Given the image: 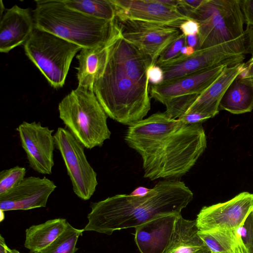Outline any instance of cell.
I'll return each instance as SVG.
<instances>
[{"mask_svg":"<svg viewBox=\"0 0 253 253\" xmlns=\"http://www.w3.org/2000/svg\"><path fill=\"white\" fill-rule=\"evenodd\" d=\"M209 253H211V252H209Z\"/></svg>","mask_w":253,"mask_h":253,"instance_id":"cell-40","label":"cell"},{"mask_svg":"<svg viewBox=\"0 0 253 253\" xmlns=\"http://www.w3.org/2000/svg\"><path fill=\"white\" fill-rule=\"evenodd\" d=\"M249 54L253 55L252 26H247L244 34L235 39L195 50L189 56L180 54L160 67L164 72L163 82H166L219 65L232 66L242 63Z\"/></svg>","mask_w":253,"mask_h":253,"instance_id":"cell-6","label":"cell"},{"mask_svg":"<svg viewBox=\"0 0 253 253\" xmlns=\"http://www.w3.org/2000/svg\"><path fill=\"white\" fill-rule=\"evenodd\" d=\"M16 130L30 167L38 173L51 174L54 165V130L42 126L40 123L23 122Z\"/></svg>","mask_w":253,"mask_h":253,"instance_id":"cell-12","label":"cell"},{"mask_svg":"<svg viewBox=\"0 0 253 253\" xmlns=\"http://www.w3.org/2000/svg\"><path fill=\"white\" fill-rule=\"evenodd\" d=\"M199 231L196 220H187L179 215L164 253H209L210 251Z\"/></svg>","mask_w":253,"mask_h":253,"instance_id":"cell-19","label":"cell"},{"mask_svg":"<svg viewBox=\"0 0 253 253\" xmlns=\"http://www.w3.org/2000/svg\"><path fill=\"white\" fill-rule=\"evenodd\" d=\"M211 118L209 115L198 112H189L178 118L180 121L186 124L201 123Z\"/></svg>","mask_w":253,"mask_h":253,"instance_id":"cell-31","label":"cell"},{"mask_svg":"<svg viewBox=\"0 0 253 253\" xmlns=\"http://www.w3.org/2000/svg\"><path fill=\"white\" fill-rule=\"evenodd\" d=\"M68 7L90 17L107 21H114L116 12L110 0H63Z\"/></svg>","mask_w":253,"mask_h":253,"instance_id":"cell-24","label":"cell"},{"mask_svg":"<svg viewBox=\"0 0 253 253\" xmlns=\"http://www.w3.org/2000/svg\"><path fill=\"white\" fill-rule=\"evenodd\" d=\"M199 235L212 253H245L235 230H199Z\"/></svg>","mask_w":253,"mask_h":253,"instance_id":"cell-23","label":"cell"},{"mask_svg":"<svg viewBox=\"0 0 253 253\" xmlns=\"http://www.w3.org/2000/svg\"><path fill=\"white\" fill-rule=\"evenodd\" d=\"M35 28L33 16L29 8L17 5L6 9L0 17V52L8 53L25 43Z\"/></svg>","mask_w":253,"mask_h":253,"instance_id":"cell-16","label":"cell"},{"mask_svg":"<svg viewBox=\"0 0 253 253\" xmlns=\"http://www.w3.org/2000/svg\"><path fill=\"white\" fill-rule=\"evenodd\" d=\"M218 109L234 114L251 112L253 110V85L242 82L237 77L223 96Z\"/></svg>","mask_w":253,"mask_h":253,"instance_id":"cell-22","label":"cell"},{"mask_svg":"<svg viewBox=\"0 0 253 253\" xmlns=\"http://www.w3.org/2000/svg\"><path fill=\"white\" fill-rule=\"evenodd\" d=\"M179 29L185 37L191 35H197L199 32V23L193 19H189L183 22Z\"/></svg>","mask_w":253,"mask_h":253,"instance_id":"cell-32","label":"cell"},{"mask_svg":"<svg viewBox=\"0 0 253 253\" xmlns=\"http://www.w3.org/2000/svg\"><path fill=\"white\" fill-rule=\"evenodd\" d=\"M253 210V193L243 192L225 202L201 210L196 219L200 231L236 230Z\"/></svg>","mask_w":253,"mask_h":253,"instance_id":"cell-11","label":"cell"},{"mask_svg":"<svg viewBox=\"0 0 253 253\" xmlns=\"http://www.w3.org/2000/svg\"><path fill=\"white\" fill-rule=\"evenodd\" d=\"M125 139L141 156L144 177L151 180L182 176L207 147L201 123L186 124L166 112L128 126Z\"/></svg>","mask_w":253,"mask_h":253,"instance_id":"cell-1","label":"cell"},{"mask_svg":"<svg viewBox=\"0 0 253 253\" xmlns=\"http://www.w3.org/2000/svg\"><path fill=\"white\" fill-rule=\"evenodd\" d=\"M84 229L73 227L68 222L65 230L48 247L38 253H75L78 250L76 244Z\"/></svg>","mask_w":253,"mask_h":253,"instance_id":"cell-25","label":"cell"},{"mask_svg":"<svg viewBox=\"0 0 253 253\" xmlns=\"http://www.w3.org/2000/svg\"><path fill=\"white\" fill-rule=\"evenodd\" d=\"M244 63L226 66L221 74L200 94L186 113L198 112L214 117L219 112V103L232 82L241 73Z\"/></svg>","mask_w":253,"mask_h":253,"instance_id":"cell-18","label":"cell"},{"mask_svg":"<svg viewBox=\"0 0 253 253\" xmlns=\"http://www.w3.org/2000/svg\"><path fill=\"white\" fill-rule=\"evenodd\" d=\"M122 37L150 57L155 65L163 51L181 34L179 28L116 17Z\"/></svg>","mask_w":253,"mask_h":253,"instance_id":"cell-10","label":"cell"},{"mask_svg":"<svg viewBox=\"0 0 253 253\" xmlns=\"http://www.w3.org/2000/svg\"><path fill=\"white\" fill-rule=\"evenodd\" d=\"M227 65H219L177 79L151 85V97L164 104L169 100L188 94H201L221 74Z\"/></svg>","mask_w":253,"mask_h":253,"instance_id":"cell-15","label":"cell"},{"mask_svg":"<svg viewBox=\"0 0 253 253\" xmlns=\"http://www.w3.org/2000/svg\"><path fill=\"white\" fill-rule=\"evenodd\" d=\"M35 26L83 48L108 45L120 34L116 19L93 18L72 9L63 0L35 1Z\"/></svg>","mask_w":253,"mask_h":253,"instance_id":"cell-4","label":"cell"},{"mask_svg":"<svg viewBox=\"0 0 253 253\" xmlns=\"http://www.w3.org/2000/svg\"><path fill=\"white\" fill-rule=\"evenodd\" d=\"M195 49L188 45L183 46L180 50V54L184 56H189L194 53Z\"/></svg>","mask_w":253,"mask_h":253,"instance_id":"cell-35","label":"cell"},{"mask_svg":"<svg viewBox=\"0 0 253 253\" xmlns=\"http://www.w3.org/2000/svg\"><path fill=\"white\" fill-rule=\"evenodd\" d=\"M149 89V84L124 69L108 50L104 72L93 86L107 116L128 126L142 120L151 108Z\"/></svg>","mask_w":253,"mask_h":253,"instance_id":"cell-3","label":"cell"},{"mask_svg":"<svg viewBox=\"0 0 253 253\" xmlns=\"http://www.w3.org/2000/svg\"><path fill=\"white\" fill-rule=\"evenodd\" d=\"M240 3L245 23L253 26V0H240Z\"/></svg>","mask_w":253,"mask_h":253,"instance_id":"cell-33","label":"cell"},{"mask_svg":"<svg viewBox=\"0 0 253 253\" xmlns=\"http://www.w3.org/2000/svg\"><path fill=\"white\" fill-rule=\"evenodd\" d=\"M189 18L200 24L195 50L233 40L245 30L240 0H203Z\"/></svg>","mask_w":253,"mask_h":253,"instance_id":"cell-7","label":"cell"},{"mask_svg":"<svg viewBox=\"0 0 253 253\" xmlns=\"http://www.w3.org/2000/svg\"><path fill=\"white\" fill-rule=\"evenodd\" d=\"M24 48L27 56L49 84L59 88L64 85L72 60L82 48L35 26Z\"/></svg>","mask_w":253,"mask_h":253,"instance_id":"cell-8","label":"cell"},{"mask_svg":"<svg viewBox=\"0 0 253 253\" xmlns=\"http://www.w3.org/2000/svg\"><path fill=\"white\" fill-rule=\"evenodd\" d=\"M60 119L87 149L103 145L111 135L107 115L93 90L78 86L58 104Z\"/></svg>","mask_w":253,"mask_h":253,"instance_id":"cell-5","label":"cell"},{"mask_svg":"<svg viewBox=\"0 0 253 253\" xmlns=\"http://www.w3.org/2000/svg\"><path fill=\"white\" fill-rule=\"evenodd\" d=\"M235 231L245 253H253V210Z\"/></svg>","mask_w":253,"mask_h":253,"instance_id":"cell-27","label":"cell"},{"mask_svg":"<svg viewBox=\"0 0 253 253\" xmlns=\"http://www.w3.org/2000/svg\"><path fill=\"white\" fill-rule=\"evenodd\" d=\"M26 169L18 166L0 172V196L17 185L24 178Z\"/></svg>","mask_w":253,"mask_h":253,"instance_id":"cell-26","label":"cell"},{"mask_svg":"<svg viewBox=\"0 0 253 253\" xmlns=\"http://www.w3.org/2000/svg\"><path fill=\"white\" fill-rule=\"evenodd\" d=\"M116 17L179 28L189 18L160 0H110Z\"/></svg>","mask_w":253,"mask_h":253,"instance_id":"cell-13","label":"cell"},{"mask_svg":"<svg viewBox=\"0 0 253 253\" xmlns=\"http://www.w3.org/2000/svg\"><path fill=\"white\" fill-rule=\"evenodd\" d=\"M238 78L242 82L253 85V55L244 63L242 71Z\"/></svg>","mask_w":253,"mask_h":253,"instance_id":"cell-30","label":"cell"},{"mask_svg":"<svg viewBox=\"0 0 253 253\" xmlns=\"http://www.w3.org/2000/svg\"><path fill=\"white\" fill-rule=\"evenodd\" d=\"M151 189L143 186H139L135 188L130 194V195L137 197H144L148 195Z\"/></svg>","mask_w":253,"mask_h":253,"instance_id":"cell-34","label":"cell"},{"mask_svg":"<svg viewBox=\"0 0 253 253\" xmlns=\"http://www.w3.org/2000/svg\"><path fill=\"white\" fill-rule=\"evenodd\" d=\"M108 45L83 48L80 50L76 56L79 63L76 68L79 86L93 90L94 84L103 74L106 66Z\"/></svg>","mask_w":253,"mask_h":253,"instance_id":"cell-20","label":"cell"},{"mask_svg":"<svg viewBox=\"0 0 253 253\" xmlns=\"http://www.w3.org/2000/svg\"><path fill=\"white\" fill-rule=\"evenodd\" d=\"M53 137L74 192L82 200H89L95 192L98 182L97 174L86 159L84 147L68 129L63 127H58Z\"/></svg>","mask_w":253,"mask_h":253,"instance_id":"cell-9","label":"cell"},{"mask_svg":"<svg viewBox=\"0 0 253 253\" xmlns=\"http://www.w3.org/2000/svg\"><path fill=\"white\" fill-rule=\"evenodd\" d=\"M185 45H187L186 37L181 33L163 51L155 65L160 66L178 57L180 55L181 49Z\"/></svg>","mask_w":253,"mask_h":253,"instance_id":"cell-28","label":"cell"},{"mask_svg":"<svg viewBox=\"0 0 253 253\" xmlns=\"http://www.w3.org/2000/svg\"><path fill=\"white\" fill-rule=\"evenodd\" d=\"M64 218H55L31 226L25 231L24 247L31 253H38L51 244L66 229Z\"/></svg>","mask_w":253,"mask_h":253,"instance_id":"cell-21","label":"cell"},{"mask_svg":"<svg viewBox=\"0 0 253 253\" xmlns=\"http://www.w3.org/2000/svg\"><path fill=\"white\" fill-rule=\"evenodd\" d=\"M180 214L161 216L136 227L134 240L140 253H164Z\"/></svg>","mask_w":253,"mask_h":253,"instance_id":"cell-17","label":"cell"},{"mask_svg":"<svg viewBox=\"0 0 253 253\" xmlns=\"http://www.w3.org/2000/svg\"><path fill=\"white\" fill-rule=\"evenodd\" d=\"M147 75L149 82L153 85L159 84L164 81L163 71L160 66L157 65H150L148 68Z\"/></svg>","mask_w":253,"mask_h":253,"instance_id":"cell-29","label":"cell"},{"mask_svg":"<svg viewBox=\"0 0 253 253\" xmlns=\"http://www.w3.org/2000/svg\"><path fill=\"white\" fill-rule=\"evenodd\" d=\"M10 249L6 244L5 240L1 235H0V253H12Z\"/></svg>","mask_w":253,"mask_h":253,"instance_id":"cell-36","label":"cell"},{"mask_svg":"<svg viewBox=\"0 0 253 253\" xmlns=\"http://www.w3.org/2000/svg\"><path fill=\"white\" fill-rule=\"evenodd\" d=\"M187 45L196 48L198 43L197 35H191L186 37Z\"/></svg>","mask_w":253,"mask_h":253,"instance_id":"cell-37","label":"cell"},{"mask_svg":"<svg viewBox=\"0 0 253 253\" xmlns=\"http://www.w3.org/2000/svg\"><path fill=\"white\" fill-rule=\"evenodd\" d=\"M193 197L182 181H161L144 197L119 194L91 203L84 229L110 235L116 230L135 228L156 218L181 214Z\"/></svg>","mask_w":253,"mask_h":253,"instance_id":"cell-2","label":"cell"},{"mask_svg":"<svg viewBox=\"0 0 253 253\" xmlns=\"http://www.w3.org/2000/svg\"><path fill=\"white\" fill-rule=\"evenodd\" d=\"M0 222H1L4 219V211H2V210H0Z\"/></svg>","mask_w":253,"mask_h":253,"instance_id":"cell-38","label":"cell"},{"mask_svg":"<svg viewBox=\"0 0 253 253\" xmlns=\"http://www.w3.org/2000/svg\"><path fill=\"white\" fill-rule=\"evenodd\" d=\"M12 253H21L18 250H17L16 249H13V250H12Z\"/></svg>","mask_w":253,"mask_h":253,"instance_id":"cell-39","label":"cell"},{"mask_svg":"<svg viewBox=\"0 0 253 253\" xmlns=\"http://www.w3.org/2000/svg\"><path fill=\"white\" fill-rule=\"evenodd\" d=\"M56 188L54 182L45 177H25L13 189L0 196V210L25 211L45 207Z\"/></svg>","mask_w":253,"mask_h":253,"instance_id":"cell-14","label":"cell"}]
</instances>
